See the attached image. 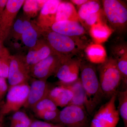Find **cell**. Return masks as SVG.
I'll use <instances>...</instances> for the list:
<instances>
[{"mask_svg":"<svg viewBox=\"0 0 127 127\" xmlns=\"http://www.w3.org/2000/svg\"><path fill=\"white\" fill-rule=\"evenodd\" d=\"M58 85H63L72 92L73 96L69 105L78 106L86 109L84 106L85 93L79 78L76 81L70 84Z\"/></svg>","mask_w":127,"mask_h":127,"instance_id":"obj_21","label":"cell"},{"mask_svg":"<svg viewBox=\"0 0 127 127\" xmlns=\"http://www.w3.org/2000/svg\"><path fill=\"white\" fill-rule=\"evenodd\" d=\"M79 21L77 12L74 5L71 2L62 1L57 10L56 21Z\"/></svg>","mask_w":127,"mask_h":127,"instance_id":"obj_19","label":"cell"},{"mask_svg":"<svg viewBox=\"0 0 127 127\" xmlns=\"http://www.w3.org/2000/svg\"><path fill=\"white\" fill-rule=\"evenodd\" d=\"M46 81L36 79L32 81L30 86L27 100L23 107L32 109L38 102L47 96L51 88Z\"/></svg>","mask_w":127,"mask_h":127,"instance_id":"obj_17","label":"cell"},{"mask_svg":"<svg viewBox=\"0 0 127 127\" xmlns=\"http://www.w3.org/2000/svg\"><path fill=\"white\" fill-rule=\"evenodd\" d=\"M110 47L111 57L116 60L122 75L124 85L127 84V44L125 41L119 38Z\"/></svg>","mask_w":127,"mask_h":127,"instance_id":"obj_13","label":"cell"},{"mask_svg":"<svg viewBox=\"0 0 127 127\" xmlns=\"http://www.w3.org/2000/svg\"><path fill=\"white\" fill-rule=\"evenodd\" d=\"M24 0H8L5 8L0 15V41L4 43L10 35Z\"/></svg>","mask_w":127,"mask_h":127,"instance_id":"obj_9","label":"cell"},{"mask_svg":"<svg viewBox=\"0 0 127 127\" xmlns=\"http://www.w3.org/2000/svg\"><path fill=\"white\" fill-rule=\"evenodd\" d=\"M102 2L110 28L120 35L125 34L127 27V4L119 0H104Z\"/></svg>","mask_w":127,"mask_h":127,"instance_id":"obj_4","label":"cell"},{"mask_svg":"<svg viewBox=\"0 0 127 127\" xmlns=\"http://www.w3.org/2000/svg\"><path fill=\"white\" fill-rule=\"evenodd\" d=\"M3 43L0 41V58L9 57L10 55L8 50L4 46Z\"/></svg>","mask_w":127,"mask_h":127,"instance_id":"obj_33","label":"cell"},{"mask_svg":"<svg viewBox=\"0 0 127 127\" xmlns=\"http://www.w3.org/2000/svg\"><path fill=\"white\" fill-rule=\"evenodd\" d=\"M55 53L42 38L39 39L35 46L29 48L26 56L24 57V59L30 69L32 66Z\"/></svg>","mask_w":127,"mask_h":127,"instance_id":"obj_14","label":"cell"},{"mask_svg":"<svg viewBox=\"0 0 127 127\" xmlns=\"http://www.w3.org/2000/svg\"><path fill=\"white\" fill-rule=\"evenodd\" d=\"M46 0H26L23 5L24 16L28 19L34 18L37 15Z\"/></svg>","mask_w":127,"mask_h":127,"instance_id":"obj_24","label":"cell"},{"mask_svg":"<svg viewBox=\"0 0 127 127\" xmlns=\"http://www.w3.org/2000/svg\"><path fill=\"white\" fill-rule=\"evenodd\" d=\"M8 0H0V15L4 10Z\"/></svg>","mask_w":127,"mask_h":127,"instance_id":"obj_35","label":"cell"},{"mask_svg":"<svg viewBox=\"0 0 127 127\" xmlns=\"http://www.w3.org/2000/svg\"><path fill=\"white\" fill-rule=\"evenodd\" d=\"M65 56L56 53L50 55L31 67L30 76L36 79L47 80L50 76L55 74Z\"/></svg>","mask_w":127,"mask_h":127,"instance_id":"obj_11","label":"cell"},{"mask_svg":"<svg viewBox=\"0 0 127 127\" xmlns=\"http://www.w3.org/2000/svg\"><path fill=\"white\" fill-rule=\"evenodd\" d=\"M8 91V86L5 79L0 77V105Z\"/></svg>","mask_w":127,"mask_h":127,"instance_id":"obj_31","label":"cell"},{"mask_svg":"<svg viewBox=\"0 0 127 127\" xmlns=\"http://www.w3.org/2000/svg\"><path fill=\"white\" fill-rule=\"evenodd\" d=\"M60 127V126H57V125H55V127Z\"/></svg>","mask_w":127,"mask_h":127,"instance_id":"obj_36","label":"cell"},{"mask_svg":"<svg viewBox=\"0 0 127 127\" xmlns=\"http://www.w3.org/2000/svg\"><path fill=\"white\" fill-rule=\"evenodd\" d=\"M0 127H1V125H0Z\"/></svg>","mask_w":127,"mask_h":127,"instance_id":"obj_37","label":"cell"},{"mask_svg":"<svg viewBox=\"0 0 127 127\" xmlns=\"http://www.w3.org/2000/svg\"><path fill=\"white\" fill-rule=\"evenodd\" d=\"M55 125L45 121L37 120L32 121L30 127H54Z\"/></svg>","mask_w":127,"mask_h":127,"instance_id":"obj_32","label":"cell"},{"mask_svg":"<svg viewBox=\"0 0 127 127\" xmlns=\"http://www.w3.org/2000/svg\"><path fill=\"white\" fill-rule=\"evenodd\" d=\"M87 113L86 109L81 107L68 105L60 111L58 122L66 127H88Z\"/></svg>","mask_w":127,"mask_h":127,"instance_id":"obj_7","label":"cell"},{"mask_svg":"<svg viewBox=\"0 0 127 127\" xmlns=\"http://www.w3.org/2000/svg\"><path fill=\"white\" fill-rule=\"evenodd\" d=\"M39 30L40 35L52 50L60 55L66 56L81 55L89 45L83 38L67 36L50 29Z\"/></svg>","mask_w":127,"mask_h":127,"instance_id":"obj_2","label":"cell"},{"mask_svg":"<svg viewBox=\"0 0 127 127\" xmlns=\"http://www.w3.org/2000/svg\"><path fill=\"white\" fill-rule=\"evenodd\" d=\"M53 31L71 37L83 38L87 34L85 28L79 21L56 22L50 28Z\"/></svg>","mask_w":127,"mask_h":127,"instance_id":"obj_16","label":"cell"},{"mask_svg":"<svg viewBox=\"0 0 127 127\" xmlns=\"http://www.w3.org/2000/svg\"><path fill=\"white\" fill-rule=\"evenodd\" d=\"M7 79L10 87L27 84L31 76L30 69L25 62L24 57L11 55Z\"/></svg>","mask_w":127,"mask_h":127,"instance_id":"obj_8","label":"cell"},{"mask_svg":"<svg viewBox=\"0 0 127 127\" xmlns=\"http://www.w3.org/2000/svg\"><path fill=\"white\" fill-rule=\"evenodd\" d=\"M62 1H46L40 11L35 25L40 30L50 29L56 21V15L58 7Z\"/></svg>","mask_w":127,"mask_h":127,"instance_id":"obj_12","label":"cell"},{"mask_svg":"<svg viewBox=\"0 0 127 127\" xmlns=\"http://www.w3.org/2000/svg\"><path fill=\"white\" fill-rule=\"evenodd\" d=\"M80 81L85 93L84 106L91 115L104 96L100 86L96 69L93 64L81 59Z\"/></svg>","mask_w":127,"mask_h":127,"instance_id":"obj_1","label":"cell"},{"mask_svg":"<svg viewBox=\"0 0 127 127\" xmlns=\"http://www.w3.org/2000/svg\"><path fill=\"white\" fill-rule=\"evenodd\" d=\"M101 7L96 1L89 0L80 7L78 11L79 21L83 25L89 27L101 21L100 14Z\"/></svg>","mask_w":127,"mask_h":127,"instance_id":"obj_15","label":"cell"},{"mask_svg":"<svg viewBox=\"0 0 127 127\" xmlns=\"http://www.w3.org/2000/svg\"><path fill=\"white\" fill-rule=\"evenodd\" d=\"M74 57H65L55 73L59 81L58 84H70L79 78L82 58Z\"/></svg>","mask_w":127,"mask_h":127,"instance_id":"obj_10","label":"cell"},{"mask_svg":"<svg viewBox=\"0 0 127 127\" xmlns=\"http://www.w3.org/2000/svg\"><path fill=\"white\" fill-rule=\"evenodd\" d=\"M32 122L26 113L20 110L14 112L11 116L10 127H30Z\"/></svg>","mask_w":127,"mask_h":127,"instance_id":"obj_26","label":"cell"},{"mask_svg":"<svg viewBox=\"0 0 127 127\" xmlns=\"http://www.w3.org/2000/svg\"><path fill=\"white\" fill-rule=\"evenodd\" d=\"M73 96L72 91L62 85L50 88L47 95L48 97L52 100L57 107H61L69 105Z\"/></svg>","mask_w":127,"mask_h":127,"instance_id":"obj_18","label":"cell"},{"mask_svg":"<svg viewBox=\"0 0 127 127\" xmlns=\"http://www.w3.org/2000/svg\"><path fill=\"white\" fill-rule=\"evenodd\" d=\"M117 95L109 98L95 113L91 122L90 127H116L120 116L116 107Z\"/></svg>","mask_w":127,"mask_h":127,"instance_id":"obj_5","label":"cell"},{"mask_svg":"<svg viewBox=\"0 0 127 127\" xmlns=\"http://www.w3.org/2000/svg\"><path fill=\"white\" fill-rule=\"evenodd\" d=\"M88 61L93 64L102 63L107 59L106 53L100 44H90L84 50Z\"/></svg>","mask_w":127,"mask_h":127,"instance_id":"obj_20","label":"cell"},{"mask_svg":"<svg viewBox=\"0 0 127 127\" xmlns=\"http://www.w3.org/2000/svg\"><path fill=\"white\" fill-rule=\"evenodd\" d=\"M99 83L104 96L110 98L117 95L122 81L116 60L112 57L107 58L97 67Z\"/></svg>","mask_w":127,"mask_h":127,"instance_id":"obj_3","label":"cell"},{"mask_svg":"<svg viewBox=\"0 0 127 127\" xmlns=\"http://www.w3.org/2000/svg\"><path fill=\"white\" fill-rule=\"evenodd\" d=\"M60 111L59 110L45 111L37 113L35 114L37 117L47 122H58Z\"/></svg>","mask_w":127,"mask_h":127,"instance_id":"obj_29","label":"cell"},{"mask_svg":"<svg viewBox=\"0 0 127 127\" xmlns=\"http://www.w3.org/2000/svg\"><path fill=\"white\" fill-rule=\"evenodd\" d=\"M89 31L95 42L98 44L106 41L113 32L107 25L101 21L92 26Z\"/></svg>","mask_w":127,"mask_h":127,"instance_id":"obj_22","label":"cell"},{"mask_svg":"<svg viewBox=\"0 0 127 127\" xmlns=\"http://www.w3.org/2000/svg\"><path fill=\"white\" fill-rule=\"evenodd\" d=\"M30 86L27 84L10 87L6 95V101L1 107V116L19 111L24 106L29 93Z\"/></svg>","mask_w":127,"mask_h":127,"instance_id":"obj_6","label":"cell"},{"mask_svg":"<svg viewBox=\"0 0 127 127\" xmlns=\"http://www.w3.org/2000/svg\"><path fill=\"white\" fill-rule=\"evenodd\" d=\"M39 35L40 34L39 29L33 23L32 27L26 30L22 34L20 40L26 46L30 48L36 44L39 39Z\"/></svg>","mask_w":127,"mask_h":127,"instance_id":"obj_25","label":"cell"},{"mask_svg":"<svg viewBox=\"0 0 127 127\" xmlns=\"http://www.w3.org/2000/svg\"><path fill=\"white\" fill-rule=\"evenodd\" d=\"M10 56L0 58V77L7 78L10 65Z\"/></svg>","mask_w":127,"mask_h":127,"instance_id":"obj_30","label":"cell"},{"mask_svg":"<svg viewBox=\"0 0 127 127\" xmlns=\"http://www.w3.org/2000/svg\"><path fill=\"white\" fill-rule=\"evenodd\" d=\"M89 1L88 0H71V2L73 5H77L80 7L82 5L86 3Z\"/></svg>","mask_w":127,"mask_h":127,"instance_id":"obj_34","label":"cell"},{"mask_svg":"<svg viewBox=\"0 0 127 127\" xmlns=\"http://www.w3.org/2000/svg\"><path fill=\"white\" fill-rule=\"evenodd\" d=\"M117 97L119 101L118 111L119 116L122 119L124 127H127V89L118 92Z\"/></svg>","mask_w":127,"mask_h":127,"instance_id":"obj_27","label":"cell"},{"mask_svg":"<svg viewBox=\"0 0 127 127\" xmlns=\"http://www.w3.org/2000/svg\"><path fill=\"white\" fill-rule=\"evenodd\" d=\"M33 26V22L25 16L24 17H19L14 22L10 34L15 40H20L22 34Z\"/></svg>","mask_w":127,"mask_h":127,"instance_id":"obj_23","label":"cell"},{"mask_svg":"<svg viewBox=\"0 0 127 127\" xmlns=\"http://www.w3.org/2000/svg\"><path fill=\"white\" fill-rule=\"evenodd\" d=\"M32 109L35 114L43 111L59 110L54 102L47 96L38 102Z\"/></svg>","mask_w":127,"mask_h":127,"instance_id":"obj_28","label":"cell"}]
</instances>
